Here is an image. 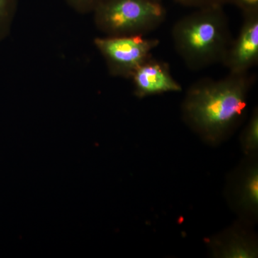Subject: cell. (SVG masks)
<instances>
[{
    "mask_svg": "<svg viewBox=\"0 0 258 258\" xmlns=\"http://www.w3.org/2000/svg\"><path fill=\"white\" fill-rule=\"evenodd\" d=\"M250 83L246 73L197 83L183 103L186 121L209 142L220 140L243 115Z\"/></svg>",
    "mask_w": 258,
    "mask_h": 258,
    "instance_id": "1",
    "label": "cell"
},
{
    "mask_svg": "<svg viewBox=\"0 0 258 258\" xmlns=\"http://www.w3.org/2000/svg\"><path fill=\"white\" fill-rule=\"evenodd\" d=\"M176 50L191 69L223 60L232 40L221 6L200 8L174 26Z\"/></svg>",
    "mask_w": 258,
    "mask_h": 258,
    "instance_id": "2",
    "label": "cell"
},
{
    "mask_svg": "<svg viewBox=\"0 0 258 258\" xmlns=\"http://www.w3.org/2000/svg\"><path fill=\"white\" fill-rule=\"evenodd\" d=\"M94 23L108 36L142 35L163 22L166 11L152 0H103L93 11Z\"/></svg>",
    "mask_w": 258,
    "mask_h": 258,
    "instance_id": "3",
    "label": "cell"
},
{
    "mask_svg": "<svg viewBox=\"0 0 258 258\" xmlns=\"http://www.w3.org/2000/svg\"><path fill=\"white\" fill-rule=\"evenodd\" d=\"M94 44L104 57L112 76L132 78L134 72L150 58L157 40L142 35L108 36L95 39Z\"/></svg>",
    "mask_w": 258,
    "mask_h": 258,
    "instance_id": "4",
    "label": "cell"
},
{
    "mask_svg": "<svg viewBox=\"0 0 258 258\" xmlns=\"http://www.w3.org/2000/svg\"><path fill=\"white\" fill-rule=\"evenodd\" d=\"M239 36L222 60L231 74H244L258 60V13L245 15Z\"/></svg>",
    "mask_w": 258,
    "mask_h": 258,
    "instance_id": "5",
    "label": "cell"
},
{
    "mask_svg": "<svg viewBox=\"0 0 258 258\" xmlns=\"http://www.w3.org/2000/svg\"><path fill=\"white\" fill-rule=\"evenodd\" d=\"M135 95L139 98L166 92L181 91L165 66L150 58L142 64L133 76Z\"/></svg>",
    "mask_w": 258,
    "mask_h": 258,
    "instance_id": "6",
    "label": "cell"
},
{
    "mask_svg": "<svg viewBox=\"0 0 258 258\" xmlns=\"http://www.w3.org/2000/svg\"><path fill=\"white\" fill-rule=\"evenodd\" d=\"M239 203L244 210L255 213L258 206V171L253 166L247 170L241 183Z\"/></svg>",
    "mask_w": 258,
    "mask_h": 258,
    "instance_id": "7",
    "label": "cell"
},
{
    "mask_svg": "<svg viewBox=\"0 0 258 258\" xmlns=\"http://www.w3.org/2000/svg\"><path fill=\"white\" fill-rule=\"evenodd\" d=\"M219 254L222 257L248 258L257 257V249L244 237L232 235L219 245Z\"/></svg>",
    "mask_w": 258,
    "mask_h": 258,
    "instance_id": "8",
    "label": "cell"
},
{
    "mask_svg": "<svg viewBox=\"0 0 258 258\" xmlns=\"http://www.w3.org/2000/svg\"><path fill=\"white\" fill-rule=\"evenodd\" d=\"M18 5L19 0H0V42L11 31Z\"/></svg>",
    "mask_w": 258,
    "mask_h": 258,
    "instance_id": "9",
    "label": "cell"
},
{
    "mask_svg": "<svg viewBox=\"0 0 258 258\" xmlns=\"http://www.w3.org/2000/svg\"><path fill=\"white\" fill-rule=\"evenodd\" d=\"M244 152L247 154L257 151L258 147V115L254 113L242 139Z\"/></svg>",
    "mask_w": 258,
    "mask_h": 258,
    "instance_id": "10",
    "label": "cell"
},
{
    "mask_svg": "<svg viewBox=\"0 0 258 258\" xmlns=\"http://www.w3.org/2000/svg\"><path fill=\"white\" fill-rule=\"evenodd\" d=\"M102 1L103 0H64L70 8L82 15L93 13Z\"/></svg>",
    "mask_w": 258,
    "mask_h": 258,
    "instance_id": "11",
    "label": "cell"
},
{
    "mask_svg": "<svg viewBox=\"0 0 258 258\" xmlns=\"http://www.w3.org/2000/svg\"><path fill=\"white\" fill-rule=\"evenodd\" d=\"M176 3L185 6L195 7V8H204L209 7L221 6L230 3V0H174Z\"/></svg>",
    "mask_w": 258,
    "mask_h": 258,
    "instance_id": "12",
    "label": "cell"
},
{
    "mask_svg": "<svg viewBox=\"0 0 258 258\" xmlns=\"http://www.w3.org/2000/svg\"><path fill=\"white\" fill-rule=\"evenodd\" d=\"M230 3L242 10L244 15L258 13V0H230Z\"/></svg>",
    "mask_w": 258,
    "mask_h": 258,
    "instance_id": "13",
    "label": "cell"
},
{
    "mask_svg": "<svg viewBox=\"0 0 258 258\" xmlns=\"http://www.w3.org/2000/svg\"><path fill=\"white\" fill-rule=\"evenodd\" d=\"M152 1L158 2V3H161V1H162V0H152Z\"/></svg>",
    "mask_w": 258,
    "mask_h": 258,
    "instance_id": "14",
    "label": "cell"
}]
</instances>
